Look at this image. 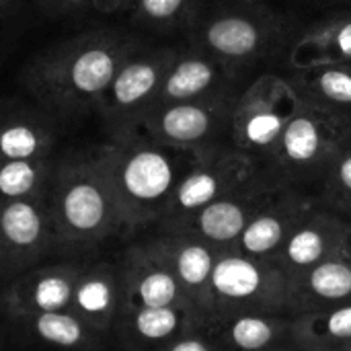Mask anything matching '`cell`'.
<instances>
[{"label":"cell","mask_w":351,"mask_h":351,"mask_svg":"<svg viewBox=\"0 0 351 351\" xmlns=\"http://www.w3.org/2000/svg\"><path fill=\"white\" fill-rule=\"evenodd\" d=\"M93 154L115 197L125 237H132L160 222L173 191L202 152L117 130Z\"/></svg>","instance_id":"cell-1"},{"label":"cell","mask_w":351,"mask_h":351,"mask_svg":"<svg viewBox=\"0 0 351 351\" xmlns=\"http://www.w3.org/2000/svg\"><path fill=\"white\" fill-rule=\"evenodd\" d=\"M138 43L119 31H86L51 45L27 68V86L51 113L97 109Z\"/></svg>","instance_id":"cell-2"},{"label":"cell","mask_w":351,"mask_h":351,"mask_svg":"<svg viewBox=\"0 0 351 351\" xmlns=\"http://www.w3.org/2000/svg\"><path fill=\"white\" fill-rule=\"evenodd\" d=\"M47 206L56 255L74 259L90 255L115 239H128L115 197L93 150L56 158Z\"/></svg>","instance_id":"cell-3"},{"label":"cell","mask_w":351,"mask_h":351,"mask_svg":"<svg viewBox=\"0 0 351 351\" xmlns=\"http://www.w3.org/2000/svg\"><path fill=\"white\" fill-rule=\"evenodd\" d=\"M350 144L351 113L300 99L263 171L276 185L319 189L329 167Z\"/></svg>","instance_id":"cell-4"},{"label":"cell","mask_w":351,"mask_h":351,"mask_svg":"<svg viewBox=\"0 0 351 351\" xmlns=\"http://www.w3.org/2000/svg\"><path fill=\"white\" fill-rule=\"evenodd\" d=\"M189 31L191 47L239 72L271 58L286 41L288 25L265 4L230 2L197 16Z\"/></svg>","instance_id":"cell-5"},{"label":"cell","mask_w":351,"mask_h":351,"mask_svg":"<svg viewBox=\"0 0 351 351\" xmlns=\"http://www.w3.org/2000/svg\"><path fill=\"white\" fill-rule=\"evenodd\" d=\"M288 306L290 278L276 261L251 257L234 247L218 251L210 321L232 315H290Z\"/></svg>","instance_id":"cell-6"},{"label":"cell","mask_w":351,"mask_h":351,"mask_svg":"<svg viewBox=\"0 0 351 351\" xmlns=\"http://www.w3.org/2000/svg\"><path fill=\"white\" fill-rule=\"evenodd\" d=\"M300 97L292 82L278 74H261L247 84L232 107L230 144L261 167L276 150Z\"/></svg>","instance_id":"cell-7"},{"label":"cell","mask_w":351,"mask_h":351,"mask_svg":"<svg viewBox=\"0 0 351 351\" xmlns=\"http://www.w3.org/2000/svg\"><path fill=\"white\" fill-rule=\"evenodd\" d=\"M239 93L232 90L195 101L158 105L123 130L167 146L197 152L230 144V119Z\"/></svg>","instance_id":"cell-8"},{"label":"cell","mask_w":351,"mask_h":351,"mask_svg":"<svg viewBox=\"0 0 351 351\" xmlns=\"http://www.w3.org/2000/svg\"><path fill=\"white\" fill-rule=\"evenodd\" d=\"M261 173L263 167L232 144L204 150L173 191L169 206L156 224L158 230H169L183 224L214 199L253 181Z\"/></svg>","instance_id":"cell-9"},{"label":"cell","mask_w":351,"mask_h":351,"mask_svg":"<svg viewBox=\"0 0 351 351\" xmlns=\"http://www.w3.org/2000/svg\"><path fill=\"white\" fill-rule=\"evenodd\" d=\"M177 53L179 49L175 47L136 49L121 64L107 93L97 105L113 130L130 128L152 109Z\"/></svg>","instance_id":"cell-10"},{"label":"cell","mask_w":351,"mask_h":351,"mask_svg":"<svg viewBox=\"0 0 351 351\" xmlns=\"http://www.w3.org/2000/svg\"><path fill=\"white\" fill-rule=\"evenodd\" d=\"M53 251L47 197L0 204V280H14Z\"/></svg>","instance_id":"cell-11"},{"label":"cell","mask_w":351,"mask_h":351,"mask_svg":"<svg viewBox=\"0 0 351 351\" xmlns=\"http://www.w3.org/2000/svg\"><path fill=\"white\" fill-rule=\"evenodd\" d=\"M276 187L278 185L263 171L253 181L214 199L212 204L195 212L191 218H187L183 224L169 230L189 232L212 245L216 251L232 249L245 232V228L249 226V222L271 197Z\"/></svg>","instance_id":"cell-12"},{"label":"cell","mask_w":351,"mask_h":351,"mask_svg":"<svg viewBox=\"0 0 351 351\" xmlns=\"http://www.w3.org/2000/svg\"><path fill=\"white\" fill-rule=\"evenodd\" d=\"M148 241L171 267L185 300L197 313L204 327L212 313V269L218 251L181 230H158Z\"/></svg>","instance_id":"cell-13"},{"label":"cell","mask_w":351,"mask_h":351,"mask_svg":"<svg viewBox=\"0 0 351 351\" xmlns=\"http://www.w3.org/2000/svg\"><path fill=\"white\" fill-rule=\"evenodd\" d=\"M117 265L123 296L121 311L148 306H189L171 267L148 239L130 245L121 253Z\"/></svg>","instance_id":"cell-14"},{"label":"cell","mask_w":351,"mask_h":351,"mask_svg":"<svg viewBox=\"0 0 351 351\" xmlns=\"http://www.w3.org/2000/svg\"><path fill=\"white\" fill-rule=\"evenodd\" d=\"M315 208H319L317 193L278 185L265 206L249 222L234 249L257 259L274 261L294 228Z\"/></svg>","instance_id":"cell-15"},{"label":"cell","mask_w":351,"mask_h":351,"mask_svg":"<svg viewBox=\"0 0 351 351\" xmlns=\"http://www.w3.org/2000/svg\"><path fill=\"white\" fill-rule=\"evenodd\" d=\"M82 261L68 259L58 263H39L8 282L2 294L6 317L19 319L27 315L70 311L74 284Z\"/></svg>","instance_id":"cell-16"},{"label":"cell","mask_w":351,"mask_h":351,"mask_svg":"<svg viewBox=\"0 0 351 351\" xmlns=\"http://www.w3.org/2000/svg\"><path fill=\"white\" fill-rule=\"evenodd\" d=\"M237 70L202 49L189 47L177 53L152 107L232 93L237 90Z\"/></svg>","instance_id":"cell-17"},{"label":"cell","mask_w":351,"mask_h":351,"mask_svg":"<svg viewBox=\"0 0 351 351\" xmlns=\"http://www.w3.org/2000/svg\"><path fill=\"white\" fill-rule=\"evenodd\" d=\"M121 276L117 261H82L70 311L90 329L107 335L121 315Z\"/></svg>","instance_id":"cell-18"},{"label":"cell","mask_w":351,"mask_h":351,"mask_svg":"<svg viewBox=\"0 0 351 351\" xmlns=\"http://www.w3.org/2000/svg\"><path fill=\"white\" fill-rule=\"evenodd\" d=\"M350 228L348 222L319 204V208L294 228L274 261L288 274V278L306 271L313 265L335 257Z\"/></svg>","instance_id":"cell-19"},{"label":"cell","mask_w":351,"mask_h":351,"mask_svg":"<svg viewBox=\"0 0 351 351\" xmlns=\"http://www.w3.org/2000/svg\"><path fill=\"white\" fill-rule=\"evenodd\" d=\"M49 113L23 103H0V160L53 158L58 130Z\"/></svg>","instance_id":"cell-20"},{"label":"cell","mask_w":351,"mask_h":351,"mask_svg":"<svg viewBox=\"0 0 351 351\" xmlns=\"http://www.w3.org/2000/svg\"><path fill=\"white\" fill-rule=\"evenodd\" d=\"M199 327L202 321L189 306H148L121 311L115 331L125 351H158Z\"/></svg>","instance_id":"cell-21"},{"label":"cell","mask_w":351,"mask_h":351,"mask_svg":"<svg viewBox=\"0 0 351 351\" xmlns=\"http://www.w3.org/2000/svg\"><path fill=\"white\" fill-rule=\"evenodd\" d=\"M204 331L220 351H278L298 346L290 315H232L210 321Z\"/></svg>","instance_id":"cell-22"},{"label":"cell","mask_w":351,"mask_h":351,"mask_svg":"<svg viewBox=\"0 0 351 351\" xmlns=\"http://www.w3.org/2000/svg\"><path fill=\"white\" fill-rule=\"evenodd\" d=\"M346 302H351V267L337 255L290 276V317L321 313Z\"/></svg>","instance_id":"cell-23"},{"label":"cell","mask_w":351,"mask_h":351,"mask_svg":"<svg viewBox=\"0 0 351 351\" xmlns=\"http://www.w3.org/2000/svg\"><path fill=\"white\" fill-rule=\"evenodd\" d=\"M292 70L351 62V10H339L313 23L290 47Z\"/></svg>","instance_id":"cell-24"},{"label":"cell","mask_w":351,"mask_h":351,"mask_svg":"<svg viewBox=\"0 0 351 351\" xmlns=\"http://www.w3.org/2000/svg\"><path fill=\"white\" fill-rule=\"evenodd\" d=\"M33 341L58 351H99L103 337L80 321L72 311H53L12 319Z\"/></svg>","instance_id":"cell-25"},{"label":"cell","mask_w":351,"mask_h":351,"mask_svg":"<svg viewBox=\"0 0 351 351\" xmlns=\"http://www.w3.org/2000/svg\"><path fill=\"white\" fill-rule=\"evenodd\" d=\"M298 97L335 111L351 113V62L294 70L288 78Z\"/></svg>","instance_id":"cell-26"},{"label":"cell","mask_w":351,"mask_h":351,"mask_svg":"<svg viewBox=\"0 0 351 351\" xmlns=\"http://www.w3.org/2000/svg\"><path fill=\"white\" fill-rule=\"evenodd\" d=\"M294 333L300 346L319 351H341L351 343V302L294 317Z\"/></svg>","instance_id":"cell-27"},{"label":"cell","mask_w":351,"mask_h":351,"mask_svg":"<svg viewBox=\"0 0 351 351\" xmlns=\"http://www.w3.org/2000/svg\"><path fill=\"white\" fill-rule=\"evenodd\" d=\"M56 158L0 160V204L47 197Z\"/></svg>","instance_id":"cell-28"},{"label":"cell","mask_w":351,"mask_h":351,"mask_svg":"<svg viewBox=\"0 0 351 351\" xmlns=\"http://www.w3.org/2000/svg\"><path fill=\"white\" fill-rule=\"evenodd\" d=\"M315 193L325 210L351 226V144L329 167Z\"/></svg>","instance_id":"cell-29"},{"label":"cell","mask_w":351,"mask_h":351,"mask_svg":"<svg viewBox=\"0 0 351 351\" xmlns=\"http://www.w3.org/2000/svg\"><path fill=\"white\" fill-rule=\"evenodd\" d=\"M134 16L152 29H191L197 21V0H134Z\"/></svg>","instance_id":"cell-30"},{"label":"cell","mask_w":351,"mask_h":351,"mask_svg":"<svg viewBox=\"0 0 351 351\" xmlns=\"http://www.w3.org/2000/svg\"><path fill=\"white\" fill-rule=\"evenodd\" d=\"M158 351H220L218 346L212 341V337L204 331V327L193 329L177 339H173L171 343H167L162 350Z\"/></svg>","instance_id":"cell-31"},{"label":"cell","mask_w":351,"mask_h":351,"mask_svg":"<svg viewBox=\"0 0 351 351\" xmlns=\"http://www.w3.org/2000/svg\"><path fill=\"white\" fill-rule=\"evenodd\" d=\"M88 2L99 12H117L134 4V0H88Z\"/></svg>","instance_id":"cell-32"},{"label":"cell","mask_w":351,"mask_h":351,"mask_svg":"<svg viewBox=\"0 0 351 351\" xmlns=\"http://www.w3.org/2000/svg\"><path fill=\"white\" fill-rule=\"evenodd\" d=\"M337 257H341L346 263H350V267H351V228H350V232L346 234V239H343V243H341L339 251H337Z\"/></svg>","instance_id":"cell-33"},{"label":"cell","mask_w":351,"mask_h":351,"mask_svg":"<svg viewBox=\"0 0 351 351\" xmlns=\"http://www.w3.org/2000/svg\"><path fill=\"white\" fill-rule=\"evenodd\" d=\"M43 2H47V4H51V6H72V4H76V2H82V0H43Z\"/></svg>","instance_id":"cell-34"},{"label":"cell","mask_w":351,"mask_h":351,"mask_svg":"<svg viewBox=\"0 0 351 351\" xmlns=\"http://www.w3.org/2000/svg\"><path fill=\"white\" fill-rule=\"evenodd\" d=\"M278 351H319V350H311V348H304V346H290V348H282V350Z\"/></svg>","instance_id":"cell-35"},{"label":"cell","mask_w":351,"mask_h":351,"mask_svg":"<svg viewBox=\"0 0 351 351\" xmlns=\"http://www.w3.org/2000/svg\"><path fill=\"white\" fill-rule=\"evenodd\" d=\"M341 351H351V343H350V346H346V348H343Z\"/></svg>","instance_id":"cell-36"},{"label":"cell","mask_w":351,"mask_h":351,"mask_svg":"<svg viewBox=\"0 0 351 351\" xmlns=\"http://www.w3.org/2000/svg\"><path fill=\"white\" fill-rule=\"evenodd\" d=\"M4 2H6V0H0V8H2V6H4Z\"/></svg>","instance_id":"cell-37"},{"label":"cell","mask_w":351,"mask_h":351,"mask_svg":"<svg viewBox=\"0 0 351 351\" xmlns=\"http://www.w3.org/2000/svg\"><path fill=\"white\" fill-rule=\"evenodd\" d=\"M0 351H2V339H0Z\"/></svg>","instance_id":"cell-38"}]
</instances>
